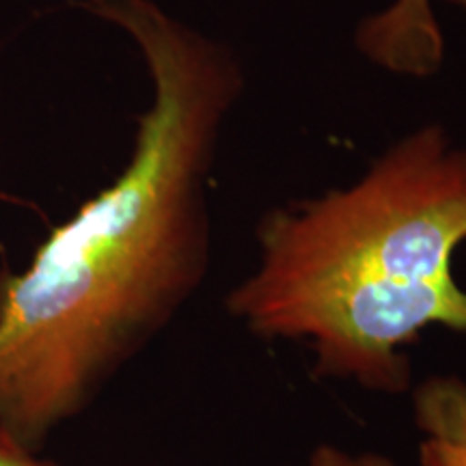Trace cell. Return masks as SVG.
Instances as JSON below:
<instances>
[{"label":"cell","instance_id":"2","mask_svg":"<svg viewBox=\"0 0 466 466\" xmlns=\"http://www.w3.org/2000/svg\"><path fill=\"white\" fill-rule=\"evenodd\" d=\"M464 240L466 147L421 126L357 182L266 214L258 264L227 294V313L266 339L307 341L319 376L400 395L419 333L466 330L451 270Z\"/></svg>","mask_w":466,"mask_h":466},{"label":"cell","instance_id":"5","mask_svg":"<svg viewBox=\"0 0 466 466\" xmlns=\"http://www.w3.org/2000/svg\"><path fill=\"white\" fill-rule=\"evenodd\" d=\"M300 466H398L378 451H350L337 445L313 447Z\"/></svg>","mask_w":466,"mask_h":466},{"label":"cell","instance_id":"4","mask_svg":"<svg viewBox=\"0 0 466 466\" xmlns=\"http://www.w3.org/2000/svg\"><path fill=\"white\" fill-rule=\"evenodd\" d=\"M419 464L466 466V374L430 376L412 393Z\"/></svg>","mask_w":466,"mask_h":466},{"label":"cell","instance_id":"7","mask_svg":"<svg viewBox=\"0 0 466 466\" xmlns=\"http://www.w3.org/2000/svg\"><path fill=\"white\" fill-rule=\"evenodd\" d=\"M442 3H450V5H458V7L466 9V0H442Z\"/></svg>","mask_w":466,"mask_h":466},{"label":"cell","instance_id":"3","mask_svg":"<svg viewBox=\"0 0 466 466\" xmlns=\"http://www.w3.org/2000/svg\"><path fill=\"white\" fill-rule=\"evenodd\" d=\"M354 46L371 66L404 78H430L445 61L432 0H391L359 22Z\"/></svg>","mask_w":466,"mask_h":466},{"label":"cell","instance_id":"1","mask_svg":"<svg viewBox=\"0 0 466 466\" xmlns=\"http://www.w3.org/2000/svg\"><path fill=\"white\" fill-rule=\"evenodd\" d=\"M151 78L124 171L0 272V425L39 451L177 318L212 264L208 184L247 91L229 46L154 0H83Z\"/></svg>","mask_w":466,"mask_h":466},{"label":"cell","instance_id":"6","mask_svg":"<svg viewBox=\"0 0 466 466\" xmlns=\"http://www.w3.org/2000/svg\"><path fill=\"white\" fill-rule=\"evenodd\" d=\"M0 466H58L42 460L37 451L25 445L15 434L0 425Z\"/></svg>","mask_w":466,"mask_h":466}]
</instances>
